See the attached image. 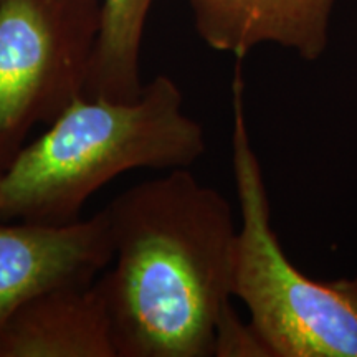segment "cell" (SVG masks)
<instances>
[{
    "instance_id": "11",
    "label": "cell",
    "mask_w": 357,
    "mask_h": 357,
    "mask_svg": "<svg viewBox=\"0 0 357 357\" xmlns=\"http://www.w3.org/2000/svg\"><path fill=\"white\" fill-rule=\"evenodd\" d=\"M0 174H2V171H0Z\"/></svg>"
},
{
    "instance_id": "6",
    "label": "cell",
    "mask_w": 357,
    "mask_h": 357,
    "mask_svg": "<svg viewBox=\"0 0 357 357\" xmlns=\"http://www.w3.org/2000/svg\"><path fill=\"white\" fill-rule=\"evenodd\" d=\"M195 30L212 50L243 60L276 45L306 61L329 45L336 0H187Z\"/></svg>"
},
{
    "instance_id": "8",
    "label": "cell",
    "mask_w": 357,
    "mask_h": 357,
    "mask_svg": "<svg viewBox=\"0 0 357 357\" xmlns=\"http://www.w3.org/2000/svg\"><path fill=\"white\" fill-rule=\"evenodd\" d=\"M100 26L84 95L109 101H132L141 82V47L154 0H98Z\"/></svg>"
},
{
    "instance_id": "5",
    "label": "cell",
    "mask_w": 357,
    "mask_h": 357,
    "mask_svg": "<svg viewBox=\"0 0 357 357\" xmlns=\"http://www.w3.org/2000/svg\"><path fill=\"white\" fill-rule=\"evenodd\" d=\"M111 258L105 211L68 223H0V326L38 294L93 283Z\"/></svg>"
},
{
    "instance_id": "1",
    "label": "cell",
    "mask_w": 357,
    "mask_h": 357,
    "mask_svg": "<svg viewBox=\"0 0 357 357\" xmlns=\"http://www.w3.org/2000/svg\"><path fill=\"white\" fill-rule=\"evenodd\" d=\"M111 270L96 280L116 357H213L234 293L230 202L189 169L129 187L102 208Z\"/></svg>"
},
{
    "instance_id": "3",
    "label": "cell",
    "mask_w": 357,
    "mask_h": 357,
    "mask_svg": "<svg viewBox=\"0 0 357 357\" xmlns=\"http://www.w3.org/2000/svg\"><path fill=\"white\" fill-rule=\"evenodd\" d=\"M240 65L231 82V169L238 197L231 293L271 357H357V307L334 281L307 278L271 227L263 169L253 149Z\"/></svg>"
},
{
    "instance_id": "7",
    "label": "cell",
    "mask_w": 357,
    "mask_h": 357,
    "mask_svg": "<svg viewBox=\"0 0 357 357\" xmlns=\"http://www.w3.org/2000/svg\"><path fill=\"white\" fill-rule=\"evenodd\" d=\"M0 357H116L96 281L50 289L22 305L0 326Z\"/></svg>"
},
{
    "instance_id": "2",
    "label": "cell",
    "mask_w": 357,
    "mask_h": 357,
    "mask_svg": "<svg viewBox=\"0 0 357 357\" xmlns=\"http://www.w3.org/2000/svg\"><path fill=\"white\" fill-rule=\"evenodd\" d=\"M205 153L200 123L167 75L132 101L79 96L0 174V218L68 223L113 178L136 169H189Z\"/></svg>"
},
{
    "instance_id": "4",
    "label": "cell",
    "mask_w": 357,
    "mask_h": 357,
    "mask_svg": "<svg viewBox=\"0 0 357 357\" xmlns=\"http://www.w3.org/2000/svg\"><path fill=\"white\" fill-rule=\"evenodd\" d=\"M98 26V0H0V171L84 95Z\"/></svg>"
},
{
    "instance_id": "9",
    "label": "cell",
    "mask_w": 357,
    "mask_h": 357,
    "mask_svg": "<svg viewBox=\"0 0 357 357\" xmlns=\"http://www.w3.org/2000/svg\"><path fill=\"white\" fill-rule=\"evenodd\" d=\"M213 357H271V352L255 328L243 323L230 303L217 323Z\"/></svg>"
},
{
    "instance_id": "10",
    "label": "cell",
    "mask_w": 357,
    "mask_h": 357,
    "mask_svg": "<svg viewBox=\"0 0 357 357\" xmlns=\"http://www.w3.org/2000/svg\"><path fill=\"white\" fill-rule=\"evenodd\" d=\"M334 283L337 284L339 289H342L347 296L351 298V301L354 303L356 307H357V276L354 278H341V280H336Z\"/></svg>"
}]
</instances>
